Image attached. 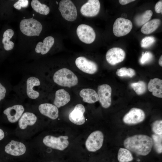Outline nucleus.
<instances>
[{
    "mask_svg": "<svg viewBox=\"0 0 162 162\" xmlns=\"http://www.w3.org/2000/svg\"><path fill=\"white\" fill-rule=\"evenodd\" d=\"M152 140L150 136L143 134L135 135L126 138L124 142L125 148L140 155L146 156L151 151Z\"/></svg>",
    "mask_w": 162,
    "mask_h": 162,
    "instance_id": "f257e3e1",
    "label": "nucleus"
},
{
    "mask_svg": "<svg viewBox=\"0 0 162 162\" xmlns=\"http://www.w3.org/2000/svg\"><path fill=\"white\" fill-rule=\"evenodd\" d=\"M41 81L38 75L30 76L25 80L20 86L19 93L24 98L38 100L40 98V89Z\"/></svg>",
    "mask_w": 162,
    "mask_h": 162,
    "instance_id": "f03ea898",
    "label": "nucleus"
},
{
    "mask_svg": "<svg viewBox=\"0 0 162 162\" xmlns=\"http://www.w3.org/2000/svg\"><path fill=\"white\" fill-rule=\"evenodd\" d=\"M53 80L59 86L69 88L76 86L78 83V79L75 74L65 68L56 71L53 75Z\"/></svg>",
    "mask_w": 162,
    "mask_h": 162,
    "instance_id": "7ed1b4c3",
    "label": "nucleus"
},
{
    "mask_svg": "<svg viewBox=\"0 0 162 162\" xmlns=\"http://www.w3.org/2000/svg\"><path fill=\"white\" fill-rule=\"evenodd\" d=\"M20 27L21 31L28 36H38L42 29L41 24L32 18L22 20L20 23Z\"/></svg>",
    "mask_w": 162,
    "mask_h": 162,
    "instance_id": "20e7f679",
    "label": "nucleus"
},
{
    "mask_svg": "<svg viewBox=\"0 0 162 162\" xmlns=\"http://www.w3.org/2000/svg\"><path fill=\"white\" fill-rule=\"evenodd\" d=\"M68 137L67 136H61L58 137L48 135L43 140V143L46 146L53 149L63 151L69 145Z\"/></svg>",
    "mask_w": 162,
    "mask_h": 162,
    "instance_id": "39448f33",
    "label": "nucleus"
},
{
    "mask_svg": "<svg viewBox=\"0 0 162 162\" xmlns=\"http://www.w3.org/2000/svg\"><path fill=\"white\" fill-rule=\"evenodd\" d=\"M58 10L62 16L66 20L72 22L76 19L77 13L76 8L70 0H62L59 4Z\"/></svg>",
    "mask_w": 162,
    "mask_h": 162,
    "instance_id": "423d86ee",
    "label": "nucleus"
},
{
    "mask_svg": "<svg viewBox=\"0 0 162 162\" xmlns=\"http://www.w3.org/2000/svg\"><path fill=\"white\" fill-rule=\"evenodd\" d=\"M104 139V135L101 131L98 130L92 132L86 140V149L91 152H95L99 150L103 145Z\"/></svg>",
    "mask_w": 162,
    "mask_h": 162,
    "instance_id": "0eeeda50",
    "label": "nucleus"
},
{
    "mask_svg": "<svg viewBox=\"0 0 162 162\" xmlns=\"http://www.w3.org/2000/svg\"><path fill=\"white\" fill-rule=\"evenodd\" d=\"M132 27V23L130 20L119 17L116 19L114 23L113 32L116 36H123L128 34Z\"/></svg>",
    "mask_w": 162,
    "mask_h": 162,
    "instance_id": "6e6552de",
    "label": "nucleus"
},
{
    "mask_svg": "<svg viewBox=\"0 0 162 162\" xmlns=\"http://www.w3.org/2000/svg\"><path fill=\"white\" fill-rule=\"evenodd\" d=\"M76 32L80 40L84 43L90 44L95 39V33L93 28L88 25L84 24L79 25Z\"/></svg>",
    "mask_w": 162,
    "mask_h": 162,
    "instance_id": "1a4fd4ad",
    "label": "nucleus"
},
{
    "mask_svg": "<svg viewBox=\"0 0 162 162\" xmlns=\"http://www.w3.org/2000/svg\"><path fill=\"white\" fill-rule=\"evenodd\" d=\"M25 110V109L23 105L17 104L7 108L3 112L6 116L9 122L14 123L19 121Z\"/></svg>",
    "mask_w": 162,
    "mask_h": 162,
    "instance_id": "9d476101",
    "label": "nucleus"
},
{
    "mask_svg": "<svg viewBox=\"0 0 162 162\" xmlns=\"http://www.w3.org/2000/svg\"><path fill=\"white\" fill-rule=\"evenodd\" d=\"M145 113L141 109L133 108L124 116L123 120L127 124H134L142 122L145 118Z\"/></svg>",
    "mask_w": 162,
    "mask_h": 162,
    "instance_id": "9b49d317",
    "label": "nucleus"
},
{
    "mask_svg": "<svg viewBox=\"0 0 162 162\" xmlns=\"http://www.w3.org/2000/svg\"><path fill=\"white\" fill-rule=\"evenodd\" d=\"M98 93L99 100L101 106L105 108L109 107L111 103L112 88L110 86L106 84L99 86Z\"/></svg>",
    "mask_w": 162,
    "mask_h": 162,
    "instance_id": "f8f14e48",
    "label": "nucleus"
},
{
    "mask_svg": "<svg viewBox=\"0 0 162 162\" xmlns=\"http://www.w3.org/2000/svg\"><path fill=\"white\" fill-rule=\"evenodd\" d=\"M75 64L79 69L88 74H94L98 69V65L95 62L84 57L80 56L77 58Z\"/></svg>",
    "mask_w": 162,
    "mask_h": 162,
    "instance_id": "ddd939ff",
    "label": "nucleus"
},
{
    "mask_svg": "<svg viewBox=\"0 0 162 162\" xmlns=\"http://www.w3.org/2000/svg\"><path fill=\"white\" fill-rule=\"evenodd\" d=\"M100 8V3L98 0H89L81 8V14L85 16L91 17L96 16Z\"/></svg>",
    "mask_w": 162,
    "mask_h": 162,
    "instance_id": "4468645a",
    "label": "nucleus"
},
{
    "mask_svg": "<svg viewBox=\"0 0 162 162\" xmlns=\"http://www.w3.org/2000/svg\"><path fill=\"white\" fill-rule=\"evenodd\" d=\"M125 56V53L122 49L113 47L107 52L106 58L107 62L112 65H115L123 61Z\"/></svg>",
    "mask_w": 162,
    "mask_h": 162,
    "instance_id": "2eb2a0df",
    "label": "nucleus"
},
{
    "mask_svg": "<svg viewBox=\"0 0 162 162\" xmlns=\"http://www.w3.org/2000/svg\"><path fill=\"white\" fill-rule=\"evenodd\" d=\"M26 146L22 142L11 140L5 146L4 150L7 154L14 156L24 154L26 151Z\"/></svg>",
    "mask_w": 162,
    "mask_h": 162,
    "instance_id": "dca6fc26",
    "label": "nucleus"
},
{
    "mask_svg": "<svg viewBox=\"0 0 162 162\" xmlns=\"http://www.w3.org/2000/svg\"><path fill=\"white\" fill-rule=\"evenodd\" d=\"M85 107L82 104H78L75 106L73 110L70 113L69 119L73 123L78 125L83 124L85 122L84 114Z\"/></svg>",
    "mask_w": 162,
    "mask_h": 162,
    "instance_id": "f3484780",
    "label": "nucleus"
},
{
    "mask_svg": "<svg viewBox=\"0 0 162 162\" xmlns=\"http://www.w3.org/2000/svg\"><path fill=\"white\" fill-rule=\"evenodd\" d=\"M38 109L41 114L52 119L55 120L58 116V108L53 104L42 103L38 105Z\"/></svg>",
    "mask_w": 162,
    "mask_h": 162,
    "instance_id": "a211bd4d",
    "label": "nucleus"
},
{
    "mask_svg": "<svg viewBox=\"0 0 162 162\" xmlns=\"http://www.w3.org/2000/svg\"><path fill=\"white\" fill-rule=\"evenodd\" d=\"M37 120L38 117L34 113L25 112L18 121L19 127L21 129H25L28 126L34 125Z\"/></svg>",
    "mask_w": 162,
    "mask_h": 162,
    "instance_id": "6ab92c4d",
    "label": "nucleus"
},
{
    "mask_svg": "<svg viewBox=\"0 0 162 162\" xmlns=\"http://www.w3.org/2000/svg\"><path fill=\"white\" fill-rule=\"evenodd\" d=\"M70 99V95L67 92L63 89H59L55 92L53 105L59 108L67 104Z\"/></svg>",
    "mask_w": 162,
    "mask_h": 162,
    "instance_id": "aec40b11",
    "label": "nucleus"
},
{
    "mask_svg": "<svg viewBox=\"0 0 162 162\" xmlns=\"http://www.w3.org/2000/svg\"><path fill=\"white\" fill-rule=\"evenodd\" d=\"M54 39L52 36H49L45 38L43 42H39L37 44L35 51L37 53L42 55L47 53L50 50L54 43Z\"/></svg>",
    "mask_w": 162,
    "mask_h": 162,
    "instance_id": "412c9836",
    "label": "nucleus"
},
{
    "mask_svg": "<svg viewBox=\"0 0 162 162\" xmlns=\"http://www.w3.org/2000/svg\"><path fill=\"white\" fill-rule=\"evenodd\" d=\"M149 91L152 92L154 96L162 97V80L158 78L151 79L148 85Z\"/></svg>",
    "mask_w": 162,
    "mask_h": 162,
    "instance_id": "4be33fe9",
    "label": "nucleus"
},
{
    "mask_svg": "<svg viewBox=\"0 0 162 162\" xmlns=\"http://www.w3.org/2000/svg\"><path fill=\"white\" fill-rule=\"evenodd\" d=\"M79 94L83 101L87 103L93 104L99 100L98 94L91 88H84L80 91Z\"/></svg>",
    "mask_w": 162,
    "mask_h": 162,
    "instance_id": "5701e85b",
    "label": "nucleus"
},
{
    "mask_svg": "<svg viewBox=\"0 0 162 162\" xmlns=\"http://www.w3.org/2000/svg\"><path fill=\"white\" fill-rule=\"evenodd\" d=\"M160 23V20L159 19H155L148 21L142 26L141 29V32L145 34H149L155 31Z\"/></svg>",
    "mask_w": 162,
    "mask_h": 162,
    "instance_id": "b1692460",
    "label": "nucleus"
},
{
    "mask_svg": "<svg viewBox=\"0 0 162 162\" xmlns=\"http://www.w3.org/2000/svg\"><path fill=\"white\" fill-rule=\"evenodd\" d=\"M14 34V31L10 29L6 30L3 33L2 43L4 48L7 51L11 50L14 48V44L10 40V39L12 38Z\"/></svg>",
    "mask_w": 162,
    "mask_h": 162,
    "instance_id": "393cba45",
    "label": "nucleus"
},
{
    "mask_svg": "<svg viewBox=\"0 0 162 162\" xmlns=\"http://www.w3.org/2000/svg\"><path fill=\"white\" fill-rule=\"evenodd\" d=\"M153 12L151 10H147L143 13L136 16L134 21L136 25L139 26L143 25L151 18Z\"/></svg>",
    "mask_w": 162,
    "mask_h": 162,
    "instance_id": "a878e982",
    "label": "nucleus"
},
{
    "mask_svg": "<svg viewBox=\"0 0 162 162\" xmlns=\"http://www.w3.org/2000/svg\"><path fill=\"white\" fill-rule=\"evenodd\" d=\"M31 5L33 9L40 14L47 15L49 13V8L46 4L41 3L38 0H32Z\"/></svg>",
    "mask_w": 162,
    "mask_h": 162,
    "instance_id": "bb28decb",
    "label": "nucleus"
},
{
    "mask_svg": "<svg viewBox=\"0 0 162 162\" xmlns=\"http://www.w3.org/2000/svg\"><path fill=\"white\" fill-rule=\"evenodd\" d=\"M118 159L119 162H129L133 159L132 153L126 148H119L117 155Z\"/></svg>",
    "mask_w": 162,
    "mask_h": 162,
    "instance_id": "cd10ccee",
    "label": "nucleus"
},
{
    "mask_svg": "<svg viewBox=\"0 0 162 162\" xmlns=\"http://www.w3.org/2000/svg\"><path fill=\"white\" fill-rule=\"evenodd\" d=\"M130 86L136 94L138 95L142 94L146 91V84L145 82L142 81L132 83L130 85Z\"/></svg>",
    "mask_w": 162,
    "mask_h": 162,
    "instance_id": "c85d7f7f",
    "label": "nucleus"
},
{
    "mask_svg": "<svg viewBox=\"0 0 162 162\" xmlns=\"http://www.w3.org/2000/svg\"><path fill=\"white\" fill-rule=\"evenodd\" d=\"M162 134L157 135L154 134L152 135L153 145L154 146L156 152L159 154H160L162 152Z\"/></svg>",
    "mask_w": 162,
    "mask_h": 162,
    "instance_id": "c756f323",
    "label": "nucleus"
},
{
    "mask_svg": "<svg viewBox=\"0 0 162 162\" xmlns=\"http://www.w3.org/2000/svg\"><path fill=\"white\" fill-rule=\"evenodd\" d=\"M116 74L119 76H128L132 77L135 75V70L131 68H127L125 67L118 69Z\"/></svg>",
    "mask_w": 162,
    "mask_h": 162,
    "instance_id": "7c9ffc66",
    "label": "nucleus"
},
{
    "mask_svg": "<svg viewBox=\"0 0 162 162\" xmlns=\"http://www.w3.org/2000/svg\"><path fill=\"white\" fill-rule=\"evenodd\" d=\"M155 41V39L152 36H146L143 38L141 42V47L147 48L152 45Z\"/></svg>",
    "mask_w": 162,
    "mask_h": 162,
    "instance_id": "2f4dec72",
    "label": "nucleus"
},
{
    "mask_svg": "<svg viewBox=\"0 0 162 162\" xmlns=\"http://www.w3.org/2000/svg\"><path fill=\"white\" fill-rule=\"evenodd\" d=\"M153 56L152 53L149 51L142 52V56L140 59V62L142 64L149 63L153 59Z\"/></svg>",
    "mask_w": 162,
    "mask_h": 162,
    "instance_id": "473e14b6",
    "label": "nucleus"
},
{
    "mask_svg": "<svg viewBox=\"0 0 162 162\" xmlns=\"http://www.w3.org/2000/svg\"><path fill=\"white\" fill-rule=\"evenodd\" d=\"M152 128L154 134L161 135L162 134V121L157 120L153 123Z\"/></svg>",
    "mask_w": 162,
    "mask_h": 162,
    "instance_id": "72a5a7b5",
    "label": "nucleus"
},
{
    "mask_svg": "<svg viewBox=\"0 0 162 162\" xmlns=\"http://www.w3.org/2000/svg\"><path fill=\"white\" fill-rule=\"evenodd\" d=\"M28 2L27 0H19L14 4V7L16 9L20 10L21 7L26 8L28 5Z\"/></svg>",
    "mask_w": 162,
    "mask_h": 162,
    "instance_id": "f704fd0d",
    "label": "nucleus"
},
{
    "mask_svg": "<svg viewBox=\"0 0 162 162\" xmlns=\"http://www.w3.org/2000/svg\"><path fill=\"white\" fill-rule=\"evenodd\" d=\"M6 93V87L0 82V102L5 98Z\"/></svg>",
    "mask_w": 162,
    "mask_h": 162,
    "instance_id": "c9c22d12",
    "label": "nucleus"
},
{
    "mask_svg": "<svg viewBox=\"0 0 162 162\" xmlns=\"http://www.w3.org/2000/svg\"><path fill=\"white\" fill-rule=\"evenodd\" d=\"M154 9L157 13H162V1H160L158 2L155 6Z\"/></svg>",
    "mask_w": 162,
    "mask_h": 162,
    "instance_id": "e433bc0d",
    "label": "nucleus"
},
{
    "mask_svg": "<svg viewBox=\"0 0 162 162\" xmlns=\"http://www.w3.org/2000/svg\"><path fill=\"white\" fill-rule=\"evenodd\" d=\"M134 1V0H119V2L120 4L124 5Z\"/></svg>",
    "mask_w": 162,
    "mask_h": 162,
    "instance_id": "4c0bfd02",
    "label": "nucleus"
},
{
    "mask_svg": "<svg viewBox=\"0 0 162 162\" xmlns=\"http://www.w3.org/2000/svg\"><path fill=\"white\" fill-rule=\"evenodd\" d=\"M4 136V131L0 128V141L2 140Z\"/></svg>",
    "mask_w": 162,
    "mask_h": 162,
    "instance_id": "58836bf2",
    "label": "nucleus"
},
{
    "mask_svg": "<svg viewBox=\"0 0 162 162\" xmlns=\"http://www.w3.org/2000/svg\"><path fill=\"white\" fill-rule=\"evenodd\" d=\"M159 64L161 66H162V56L161 55L159 60Z\"/></svg>",
    "mask_w": 162,
    "mask_h": 162,
    "instance_id": "ea45409f",
    "label": "nucleus"
},
{
    "mask_svg": "<svg viewBox=\"0 0 162 162\" xmlns=\"http://www.w3.org/2000/svg\"><path fill=\"white\" fill-rule=\"evenodd\" d=\"M56 4H58V2H57L56 1Z\"/></svg>",
    "mask_w": 162,
    "mask_h": 162,
    "instance_id": "a19ab883",
    "label": "nucleus"
},
{
    "mask_svg": "<svg viewBox=\"0 0 162 162\" xmlns=\"http://www.w3.org/2000/svg\"><path fill=\"white\" fill-rule=\"evenodd\" d=\"M53 162V161H52V162Z\"/></svg>",
    "mask_w": 162,
    "mask_h": 162,
    "instance_id": "79ce46f5",
    "label": "nucleus"
},
{
    "mask_svg": "<svg viewBox=\"0 0 162 162\" xmlns=\"http://www.w3.org/2000/svg\"><path fill=\"white\" fill-rule=\"evenodd\" d=\"M33 16H34V14H33Z\"/></svg>",
    "mask_w": 162,
    "mask_h": 162,
    "instance_id": "37998d69",
    "label": "nucleus"
}]
</instances>
